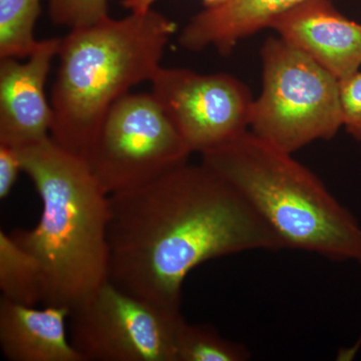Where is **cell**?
Wrapping results in <instances>:
<instances>
[{"mask_svg":"<svg viewBox=\"0 0 361 361\" xmlns=\"http://www.w3.org/2000/svg\"><path fill=\"white\" fill-rule=\"evenodd\" d=\"M71 341L84 361H177L185 322L106 281L71 310Z\"/></svg>","mask_w":361,"mask_h":361,"instance_id":"7","label":"cell"},{"mask_svg":"<svg viewBox=\"0 0 361 361\" xmlns=\"http://www.w3.org/2000/svg\"><path fill=\"white\" fill-rule=\"evenodd\" d=\"M23 172L18 149L0 145V199L7 198Z\"/></svg>","mask_w":361,"mask_h":361,"instance_id":"18","label":"cell"},{"mask_svg":"<svg viewBox=\"0 0 361 361\" xmlns=\"http://www.w3.org/2000/svg\"><path fill=\"white\" fill-rule=\"evenodd\" d=\"M202 164L239 192L285 248L361 263V228L312 172L246 132L201 154Z\"/></svg>","mask_w":361,"mask_h":361,"instance_id":"4","label":"cell"},{"mask_svg":"<svg viewBox=\"0 0 361 361\" xmlns=\"http://www.w3.org/2000/svg\"><path fill=\"white\" fill-rule=\"evenodd\" d=\"M306 0H228L195 16L179 35L180 47L200 51L213 47L223 56L240 40L270 27L275 18Z\"/></svg>","mask_w":361,"mask_h":361,"instance_id":"12","label":"cell"},{"mask_svg":"<svg viewBox=\"0 0 361 361\" xmlns=\"http://www.w3.org/2000/svg\"><path fill=\"white\" fill-rule=\"evenodd\" d=\"M270 27L339 82L360 71L361 25L330 0H306L280 14Z\"/></svg>","mask_w":361,"mask_h":361,"instance_id":"10","label":"cell"},{"mask_svg":"<svg viewBox=\"0 0 361 361\" xmlns=\"http://www.w3.org/2000/svg\"><path fill=\"white\" fill-rule=\"evenodd\" d=\"M343 127L349 135L361 142V73L357 71L341 80Z\"/></svg>","mask_w":361,"mask_h":361,"instance_id":"17","label":"cell"},{"mask_svg":"<svg viewBox=\"0 0 361 361\" xmlns=\"http://www.w3.org/2000/svg\"><path fill=\"white\" fill-rule=\"evenodd\" d=\"M59 44L56 37L39 40L25 63L0 59V145L23 149L51 137L54 113L45 84Z\"/></svg>","mask_w":361,"mask_h":361,"instance_id":"9","label":"cell"},{"mask_svg":"<svg viewBox=\"0 0 361 361\" xmlns=\"http://www.w3.org/2000/svg\"><path fill=\"white\" fill-rule=\"evenodd\" d=\"M176 32L174 21L153 8L71 30L56 56L52 141L84 160L111 106L155 77Z\"/></svg>","mask_w":361,"mask_h":361,"instance_id":"3","label":"cell"},{"mask_svg":"<svg viewBox=\"0 0 361 361\" xmlns=\"http://www.w3.org/2000/svg\"><path fill=\"white\" fill-rule=\"evenodd\" d=\"M39 13L40 0H0V59H27L35 51Z\"/></svg>","mask_w":361,"mask_h":361,"instance_id":"14","label":"cell"},{"mask_svg":"<svg viewBox=\"0 0 361 361\" xmlns=\"http://www.w3.org/2000/svg\"><path fill=\"white\" fill-rule=\"evenodd\" d=\"M262 90L254 99L252 133L293 154L317 140H330L343 127L341 82L281 37L261 49Z\"/></svg>","mask_w":361,"mask_h":361,"instance_id":"5","label":"cell"},{"mask_svg":"<svg viewBox=\"0 0 361 361\" xmlns=\"http://www.w3.org/2000/svg\"><path fill=\"white\" fill-rule=\"evenodd\" d=\"M2 298L26 306L42 302V273L37 259L4 230L0 231Z\"/></svg>","mask_w":361,"mask_h":361,"instance_id":"13","label":"cell"},{"mask_svg":"<svg viewBox=\"0 0 361 361\" xmlns=\"http://www.w3.org/2000/svg\"><path fill=\"white\" fill-rule=\"evenodd\" d=\"M109 200L108 281L163 310L180 311L185 279L202 263L285 249L244 197L202 163Z\"/></svg>","mask_w":361,"mask_h":361,"instance_id":"1","label":"cell"},{"mask_svg":"<svg viewBox=\"0 0 361 361\" xmlns=\"http://www.w3.org/2000/svg\"><path fill=\"white\" fill-rule=\"evenodd\" d=\"M191 154L153 94L129 92L106 113L84 161L110 196L159 179Z\"/></svg>","mask_w":361,"mask_h":361,"instance_id":"6","label":"cell"},{"mask_svg":"<svg viewBox=\"0 0 361 361\" xmlns=\"http://www.w3.org/2000/svg\"><path fill=\"white\" fill-rule=\"evenodd\" d=\"M249 357L245 346L228 341L212 326L184 322L178 331L177 361H245Z\"/></svg>","mask_w":361,"mask_h":361,"instance_id":"15","label":"cell"},{"mask_svg":"<svg viewBox=\"0 0 361 361\" xmlns=\"http://www.w3.org/2000/svg\"><path fill=\"white\" fill-rule=\"evenodd\" d=\"M66 306H26L0 300V348L11 361H84L66 332Z\"/></svg>","mask_w":361,"mask_h":361,"instance_id":"11","label":"cell"},{"mask_svg":"<svg viewBox=\"0 0 361 361\" xmlns=\"http://www.w3.org/2000/svg\"><path fill=\"white\" fill-rule=\"evenodd\" d=\"M16 149L42 211L32 230L11 235L39 262L42 303L75 310L109 279V195L87 164L51 137Z\"/></svg>","mask_w":361,"mask_h":361,"instance_id":"2","label":"cell"},{"mask_svg":"<svg viewBox=\"0 0 361 361\" xmlns=\"http://www.w3.org/2000/svg\"><path fill=\"white\" fill-rule=\"evenodd\" d=\"M49 13L56 25L70 30L82 27L109 16V0H47Z\"/></svg>","mask_w":361,"mask_h":361,"instance_id":"16","label":"cell"},{"mask_svg":"<svg viewBox=\"0 0 361 361\" xmlns=\"http://www.w3.org/2000/svg\"><path fill=\"white\" fill-rule=\"evenodd\" d=\"M149 82L151 94L192 153L219 148L250 127L254 99L231 75L161 66Z\"/></svg>","mask_w":361,"mask_h":361,"instance_id":"8","label":"cell"},{"mask_svg":"<svg viewBox=\"0 0 361 361\" xmlns=\"http://www.w3.org/2000/svg\"><path fill=\"white\" fill-rule=\"evenodd\" d=\"M157 1L159 0H122L121 4L130 13H145L151 9ZM227 1L228 0H202L205 8L219 6Z\"/></svg>","mask_w":361,"mask_h":361,"instance_id":"19","label":"cell"}]
</instances>
